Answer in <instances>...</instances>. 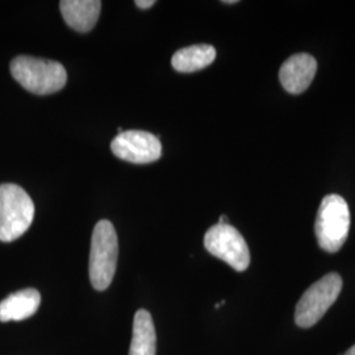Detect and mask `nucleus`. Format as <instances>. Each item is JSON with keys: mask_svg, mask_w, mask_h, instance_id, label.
<instances>
[{"mask_svg": "<svg viewBox=\"0 0 355 355\" xmlns=\"http://www.w3.org/2000/svg\"><path fill=\"white\" fill-rule=\"evenodd\" d=\"M11 74L26 91L36 95H51L62 89L67 80L64 66L51 60L19 55L11 62Z\"/></svg>", "mask_w": 355, "mask_h": 355, "instance_id": "nucleus-1", "label": "nucleus"}, {"mask_svg": "<svg viewBox=\"0 0 355 355\" xmlns=\"http://www.w3.org/2000/svg\"><path fill=\"white\" fill-rule=\"evenodd\" d=\"M215 58V48L200 44L178 51L171 58V64L179 73H195L209 66Z\"/></svg>", "mask_w": 355, "mask_h": 355, "instance_id": "nucleus-12", "label": "nucleus"}, {"mask_svg": "<svg viewBox=\"0 0 355 355\" xmlns=\"http://www.w3.org/2000/svg\"><path fill=\"white\" fill-rule=\"evenodd\" d=\"M135 4L141 10H148V8H150V7L155 4V1L154 0H136Z\"/></svg>", "mask_w": 355, "mask_h": 355, "instance_id": "nucleus-13", "label": "nucleus"}, {"mask_svg": "<svg viewBox=\"0 0 355 355\" xmlns=\"http://www.w3.org/2000/svg\"><path fill=\"white\" fill-rule=\"evenodd\" d=\"M223 3H225V4H236L237 0H225V1H223Z\"/></svg>", "mask_w": 355, "mask_h": 355, "instance_id": "nucleus-16", "label": "nucleus"}, {"mask_svg": "<svg viewBox=\"0 0 355 355\" xmlns=\"http://www.w3.org/2000/svg\"><path fill=\"white\" fill-rule=\"evenodd\" d=\"M316 71L318 62L312 55L306 53L295 54L282 64L279 71L280 83L287 92L297 95L304 92L311 86Z\"/></svg>", "mask_w": 355, "mask_h": 355, "instance_id": "nucleus-8", "label": "nucleus"}, {"mask_svg": "<svg viewBox=\"0 0 355 355\" xmlns=\"http://www.w3.org/2000/svg\"><path fill=\"white\" fill-rule=\"evenodd\" d=\"M41 303V295L35 288L15 292L0 302V321H21L33 316Z\"/></svg>", "mask_w": 355, "mask_h": 355, "instance_id": "nucleus-10", "label": "nucleus"}, {"mask_svg": "<svg viewBox=\"0 0 355 355\" xmlns=\"http://www.w3.org/2000/svg\"><path fill=\"white\" fill-rule=\"evenodd\" d=\"M343 355H355V345L354 346H352V347H350V349H349V350Z\"/></svg>", "mask_w": 355, "mask_h": 355, "instance_id": "nucleus-14", "label": "nucleus"}, {"mask_svg": "<svg viewBox=\"0 0 355 355\" xmlns=\"http://www.w3.org/2000/svg\"><path fill=\"white\" fill-rule=\"evenodd\" d=\"M208 253L227 262L236 271H245L250 265L249 246L241 233L229 224H216L204 236Z\"/></svg>", "mask_w": 355, "mask_h": 355, "instance_id": "nucleus-6", "label": "nucleus"}, {"mask_svg": "<svg viewBox=\"0 0 355 355\" xmlns=\"http://www.w3.org/2000/svg\"><path fill=\"white\" fill-rule=\"evenodd\" d=\"M225 221H227V217H225V216H221V217H220V221H218V224H227Z\"/></svg>", "mask_w": 355, "mask_h": 355, "instance_id": "nucleus-15", "label": "nucleus"}, {"mask_svg": "<svg viewBox=\"0 0 355 355\" xmlns=\"http://www.w3.org/2000/svg\"><path fill=\"white\" fill-rule=\"evenodd\" d=\"M350 229V211L340 195H328L318 208L315 232L318 245L328 253H337L346 242Z\"/></svg>", "mask_w": 355, "mask_h": 355, "instance_id": "nucleus-4", "label": "nucleus"}, {"mask_svg": "<svg viewBox=\"0 0 355 355\" xmlns=\"http://www.w3.org/2000/svg\"><path fill=\"white\" fill-rule=\"evenodd\" d=\"M119 257V241L114 225L101 220L92 232L89 252V274L92 287L105 291L114 280Z\"/></svg>", "mask_w": 355, "mask_h": 355, "instance_id": "nucleus-2", "label": "nucleus"}, {"mask_svg": "<svg viewBox=\"0 0 355 355\" xmlns=\"http://www.w3.org/2000/svg\"><path fill=\"white\" fill-rule=\"evenodd\" d=\"M116 157L136 165L152 164L161 158L162 145L157 136L145 130H124L111 142Z\"/></svg>", "mask_w": 355, "mask_h": 355, "instance_id": "nucleus-7", "label": "nucleus"}, {"mask_svg": "<svg viewBox=\"0 0 355 355\" xmlns=\"http://www.w3.org/2000/svg\"><path fill=\"white\" fill-rule=\"evenodd\" d=\"M155 352L157 334L152 315L146 309H140L135 315L129 355H155Z\"/></svg>", "mask_w": 355, "mask_h": 355, "instance_id": "nucleus-11", "label": "nucleus"}, {"mask_svg": "<svg viewBox=\"0 0 355 355\" xmlns=\"http://www.w3.org/2000/svg\"><path fill=\"white\" fill-rule=\"evenodd\" d=\"M66 24L76 32H89L102 11V1L99 0H62L60 3Z\"/></svg>", "mask_w": 355, "mask_h": 355, "instance_id": "nucleus-9", "label": "nucleus"}, {"mask_svg": "<svg viewBox=\"0 0 355 355\" xmlns=\"http://www.w3.org/2000/svg\"><path fill=\"white\" fill-rule=\"evenodd\" d=\"M343 290V278L330 272L313 283L300 297L295 311V322L300 328L316 325L337 300Z\"/></svg>", "mask_w": 355, "mask_h": 355, "instance_id": "nucleus-5", "label": "nucleus"}, {"mask_svg": "<svg viewBox=\"0 0 355 355\" xmlns=\"http://www.w3.org/2000/svg\"><path fill=\"white\" fill-rule=\"evenodd\" d=\"M35 217V204L20 186L0 184V241L20 239Z\"/></svg>", "mask_w": 355, "mask_h": 355, "instance_id": "nucleus-3", "label": "nucleus"}]
</instances>
